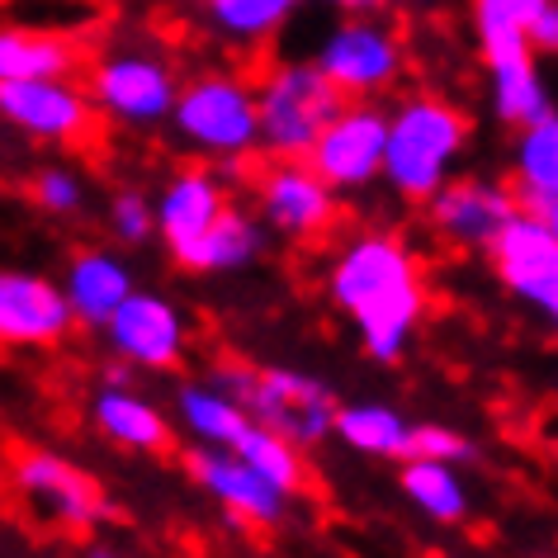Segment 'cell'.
Masks as SVG:
<instances>
[{
  "label": "cell",
  "mask_w": 558,
  "mask_h": 558,
  "mask_svg": "<svg viewBox=\"0 0 558 558\" xmlns=\"http://www.w3.org/2000/svg\"><path fill=\"white\" fill-rule=\"evenodd\" d=\"M331 303L351 317L374 360L393 365L408 351L416 323L426 313V284L412 246L388 232H365L341 246L327 275Z\"/></svg>",
  "instance_id": "cell-1"
},
{
  "label": "cell",
  "mask_w": 558,
  "mask_h": 558,
  "mask_svg": "<svg viewBox=\"0 0 558 558\" xmlns=\"http://www.w3.org/2000/svg\"><path fill=\"white\" fill-rule=\"evenodd\" d=\"M469 133H473L469 114L445 95H426V90L408 95L402 105L388 109L379 180L398 199L426 204L454 175V166L469 147Z\"/></svg>",
  "instance_id": "cell-2"
},
{
  "label": "cell",
  "mask_w": 558,
  "mask_h": 558,
  "mask_svg": "<svg viewBox=\"0 0 558 558\" xmlns=\"http://www.w3.org/2000/svg\"><path fill=\"white\" fill-rule=\"evenodd\" d=\"M214 384L242 408L251 422L275 426L279 436H289L294 445H317L331 436L337 422V393L299 369H246V365H218Z\"/></svg>",
  "instance_id": "cell-3"
},
{
  "label": "cell",
  "mask_w": 558,
  "mask_h": 558,
  "mask_svg": "<svg viewBox=\"0 0 558 558\" xmlns=\"http://www.w3.org/2000/svg\"><path fill=\"white\" fill-rule=\"evenodd\" d=\"M166 123L190 151L214 161H242L260 147L256 86L232 72H204L194 81H180V95Z\"/></svg>",
  "instance_id": "cell-4"
},
{
  "label": "cell",
  "mask_w": 558,
  "mask_h": 558,
  "mask_svg": "<svg viewBox=\"0 0 558 558\" xmlns=\"http://www.w3.org/2000/svg\"><path fill=\"white\" fill-rule=\"evenodd\" d=\"M345 105V95L323 76L317 62H275L256 86V129L260 147L275 161H303L327 119Z\"/></svg>",
  "instance_id": "cell-5"
},
{
  "label": "cell",
  "mask_w": 558,
  "mask_h": 558,
  "mask_svg": "<svg viewBox=\"0 0 558 558\" xmlns=\"http://www.w3.org/2000/svg\"><path fill=\"white\" fill-rule=\"evenodd\" d=\"M317 66L345 100H374L408 72V44L384 15H341L317 44Z\"/></svg>",
  "instance_id": "cell-6"
},
{
  "label": "cell",
  "mask_w": 558,
  "mask_h": 558,
  "mask_svg": "<svg viewBox=\"0 0 558 558\" xmlns=\"http://www.w3.org/2000/svg\"><path fill=\"white\" fill-rule=\"evenodd\" d=\"M86 95L95 114L119 123V129H157V123L171 119L180 76L151 48H114L90 66Z\"/></svg>",
  "instance_id": "cell-7"
},
{
  "label": "cell",
  "mask_w": 558,
  "mask_h": 558,
  "mask_svg": "<svg viewBox=\"0 0 558 558\" xmlns=\"http://www.w3.org/2000/svg\"><path fill=\"white\" fill-rule=\"evenodd\" d=\"M95 105L86 86L72 76H38V81H0V123L24 133L29 143L76 147L95 129Z\"/></svg>",
  "instance_id": "cell-8"
},
{
  "label": "cell",
  "mask_w": 558,
  "mask_h": 558,
  "mask_svg": "<svg viewBox=\"0 0 558 558\" xmlns=\"http://www.w3.org/2000/svg\"><path fill=\"white\" fill-rule=\"evenodd\" d=\"M384 133H388V109L374 100H345L327 129L308 147V161L331 190H365L379 180L384 166Z\"/></svg>",
  "instance_id": "cell-9"
},
{
  "label": "cell",
  "mask_w": 558,
  "mask_h": 558,
  "mask_svg": "<svg viewBox=\"0 0 558 558\" xmlns=\"http://www.w3.org/2000/svg\"><path fill=\"white\" fill-rule=\"evenodd\" d=\"M493 270L511 299L544 317H558V242L539 214L515 208V218L493 236Z\"/></svg>",
  "instance_id": "cell-10"
},
{
  "label": "cell",
  "mask_w": 558,
  "mask_h": 558,
  "mask_svg": "<svg viewBox=\"0 0 558 558\" xmlns=\"http://www.w3.org/2000/svg\"><path fill=\"white\" fill-rule=\"evenodd\" d=\"M76 317L62 284L0 265V351H48L72 337Z\"/></svg>",
  "instance_id": "cell-11"
},
{
  "label": "cell",
  "mask_w": 558,
  "mask_h": 558,
  "mask_svg": "<svg viewBox=\"0 0 558 558\" xmlns=\"http://www.w3.org/2000/svg\"><path fill=\"white\" fill-rule=\"evenodd\" d=\"M15 487L29 497L34 511H44L58 525H72V530H90L109 521V511H114L95 473H86L81 464L52 450H24L15 459Z\"/></svg>",
  "instance_id": "cell-12"
},
{
  "label": "cell",
  "mask_w": 558,
  "mask_h": 558,
  "mask_svg": "<svg viewBox=\"0 0 558 558\" xmlns=\"http://www.w3.org/2000/svg\"><path fill=\"white\" fill-rule=\"evenodd\" d=\"M109 351L133 369L166 374L185 360V317L171 299L151 294V289H133L129 299L109 313V323L100 327Z\"/></svg>",
  "instance_id": "cell-13"
},
{
  "label": "cell",
  "mask_w": 558,
  "mask_h": 558,
  "mask_svg": "<svg viewBox=\"0 0 558 558\" xmlns=\"http://www.w3.org/2000/svg\"><path fill=\"white\" fill-rule=\"evenodd\" d=\"M426 218L445 242H454L464 251H487L493 236L515 218V194L507 185H497V180H478V175L454 180L450 175L426 199Z\"/></svg>",
  "instance_id": "cell-14"
},
{
  "label": "cell",
  "mask_w": 558,
  "mask_h": 558,
  "mask_svg": "<svg viewBox=\"0 0 558 558\" xmlns=\"http://www.w3.org/2000/svg\"><path fill=\"white\" fill-rule=\"evenodd\" d=\"M185 469L190 478L204 487L208 497H218L222 507L232 511V521H246V525H279L289 511V493L256 473L242 454L222 450V445H204V450H190L185 454Z\"/></svg>",
  "instance_id": "cell-15"
},
{
  "label": "cell",
  "mask_w": 558,
  "mask_h": 558,
  "mask_svg": "<svg viewBox=\"0 0 558 558\" xmlns=\"http://www.w3.org/2000/svg\"><path fill=\"white\" fill-rule=\"evenodd\" d=\"M260 214L279 236H317L337 222V190L308 161H275L260 175Z\"/></svg>",
  "instance_id": "cell-16"
},
{
  "label": "cell",
  "mask_w": 558,
  "mask_h": 558,
  "mask_svg": "<svg viewBox=\"0 0 558 558\" xmlns=\"http://www.w3.org/2000/svg\"><path fill=\"white\" fill-rule=\"evenodd\" d=\"M222 208H228V194H222V180L204 166H185L161 185V194L151 199V218H157V236L166 242V251L180 260L185 251L208 232Z\"/></svg>",
  "instance_id": "cell-17"
},
{
  "label": "cell",
  "mask_w": 558,
  "mask_h": 558,
  "mask_svg": "<svg viewBox=\"0 0 558 558\" xmlns=\"http://www.w3.org/2000/svg\"><path fill=\"white\" fill-rule=\"evenodd\" d=\"M90 422L109 445H123L133 454H161L171 445V426H166L161 408L123 379H105L90 393Z\"/></svg>",
  "instance_id": "cell-18"
},
{
  "label": "cell",
  "mask_w": 558,
  "mask_h": 558,
  "mask_svg": "<svg viewBox=\"0 0 558 558\" xmlns=\"http://www.w3.org/2000/svg\"><path fill=\"white\" fill-rule=\"evenodd\" d=\"M133 289L137 284H133L129 260L109 246H86L66 260L62 294H66V303H72V317L86 323V327H105L109 313H114Z\"/></svg>",
  "instance_id": "cell-19"
},
{
  "label": "cell",
  "mask_w": 558,
  "mask_h": 558,
  "mask_svg": "<svg viewBox=\"0 0 558 558\" xmlns=\"http://www.w3.org/2000/svg\"><path fill=\"white\" fill-rule=\"evenodd\" d=\"M487 90H493V114L507 129H525V123L544 119L554 109L544 72L530 48H507V52H487Z\"/></svg>",
  "instance_id": "cell-20"
},
{
  "label": "cell",
  "mask_w": 558,
  "mask_h": 558,
  "mask_svg": "<svg viewBox=\"0 0 558 558\" xmlns=\"http://www.w3.org/2000/svg\"><path fill=\"white\" fill-rule=\"evenodd\" d=\"M511 194L515 208L544 214L558 199V114L549 109L544 119L515 129L511 147Z\"/></svg>",
  "instance_id": "cell-21"
},
{
  "label": "cell",
  "mask_w": 558,
  "mask_h": 558,
  "mask_svg": "<svg viewBox=\"0 0 558 558\" xmlns=\"http://www.w3.org/2000/svg\"><path fill=\"white\" fill-rule=\"evenodd\" d=\"M81 48L72 34L38 29V24H0V81L72 76Z\"/></svg>",
  "instance_id": "cell-22"
},
{
  "label": "cell",
  "mask_w": 558,
  "mask_h": 558,
  "mask_svg": "<svg viewBox=\"0 0 558 558\" xmlns=\"http://www.w3.org/2000/svg\"><path fill=\"white\" fill-rule=\"evenodd\" d=\"M260 251H265L260 222L251 218L246 208L228 204L214 222H208V232L175 265H185V270H194V275H228V270H242V265H251Z\"/></svg>",
  "instance_id": "cell-23"
},
{
  "label": "cell",
  "mask_w": 558,
  "mask_h": 558,
  "mask_svg": "<svg viewBox=\"0 0 558 558\" xmlns=\"http://www.w3.org/2000/svg\"><path fill=\"white\" fill-rule=\"evenodd\" d=\"M303 0H204V20L222 44L232 48H265L270 38L299 15Z\"/></svg>",
  "instance_id": "cell-24"
},
{
  "label": "cell",
  "mask_w": 558,
  "mask_h": 558,
  "mask_svg": "<svg viewBox=\"0 0 558 558\" xmlns=\"http://www.w3.org/2000/svg\"><path fill=\"white\" fill-rule=\"evenodd\" d=\"M331 430L351 445L355 454H374V459H408V416L393 412L388 402H351L337 412Z\"/></svg>",
  "instance_id": "cell-25"
},
{
  "label": "cell",
  "mask_w": 558,
  "mask_h": 558,
  "mask_svg": "<svg viewBox=\"0 0 558 558\" xmlns=\"http://www.w3.org/2000/svg\"><path fill=\"white\" fill-rule=\"evenodd\" d=\"M402 493L416 511H426L430 521L440 525H459L469 515V493H464V478L454 473V464L445 459H402Z\"/></svg>",
  "instance_id": "cell-26"
},
{
  "label": "cell",
  "mask_w": 558,
  "mask_h": 558,
  "mask_svg": "<svg viewBox=\"0 0 558 558\" xmlns=\"http://www.w3.org/2000/svg\"><path fill=\"white\" fill-rule=\"evenodd\" d=\"M175 412H180V422H185V430L199 445H228L242 436V426L251 422V416L236 408V402L222 393L218 384H185L175 393Z\"/></svg>",
  "instance_id": "cell-27"
},
{
  "label": "cell",
  "mask_w": 558,
  "mask_h": 558,
  "mask_svg": "<svg viewBox=\"0 0 558 558\" xmlns=\"http://www.w3.org/2000/svg\"><path fill=\"white\" fill-rule=\"evenodd\" d=\"M228 450H232V454H242L256 473H265V478H270L279 493L294 497L299 487H303V454H299V445L289 440V436H279L275 426L246 422V426H242V436H236Z\"/></svg>",
  "instance_id": "cell-28"
},
{
  "label": "cell",
  "mask_w": 558,
  "mask_h": 558,
  "mask_svg": "<svg viewBox=\"0 0 558 558\" xmlns=\"http://www.w3.org/2000/svg\"><path fill=\"white\" fill-rule=\"evenodd\" d=\"M544 0H469V24L478 38V52H507V48H530L525 29L539 15Z\"/></svg>",
  "instance_id": "cell-29"
},
{
  "label": "cell",
  "mask_w": 558,
  "mask_h": 558,
  "mask_svg": "<svg viewBox=\"0 0 558 558\" xmlns=\"http://www.w3.org/2000/svg\"><path fill=\"white\" fill-rule=\"evenodd\" d=\"M34 204L44 208L48 218H76L86 208V180H81L72 166H44L34 175Z\"/></svg>",
  "instance_id": "cell-30"
},
{
  "label": "cell",
  "mask_w": 558,
  "mask_h": 558,
  "mask_svg": "<svg viewBox=\"0 0 558 558\" xmlns=\"http://www.w3.org/2000/svg\"><path fill=\"white\" fill-rule=\"evenodd\" d=\"M109 232L123 246H143L147 236H157V218H151V199L143 190H114L109 199Z\"/></svg>",
  "instance_id": "cell-31"
},
{
  "label": "cell",
  "mask_w": 558,
  "mask_h": 558,
  "mask_svg": "<svg viewBox=\"0 0 558 558\" xmlns=\"http://www.w3.org/2000/svg\"><path fill=\"white\" fill-rule=\"evenodd\" d=\"M412 454L445 459V464H464V459H473V445L459 436V430H450V426L426 422V426H412V436H408V459Z\"/></svg>",
  "instance_id": "cell-32"
},
{
  "label": "cell",
  "mask_w": 558,
  "mask_h": 558,
  "mask_svg": "<svg viewBox=\"0 0 558 558\" xmlns=\"http://www.w3.org/2000/svg\"><path fill=\"white\" fill-rule=\"evenodd\" d=\"M525 44L530 52H549V58H558V0H544L539 5V15L530 20V29H525Z\"/></svg>",
  "instance_id": "cell-33"
},
{
  "label": "cell",
  "mask_w": 558,
  "mask_h": 558,
  "mask_svg": "<svg viewBox=\"0 0 558 558\" xmlns=\"http://www.w3.org/2000/svg\"><path fill=\"white\" fill-rule=\"evenodd\" d=\"M323 5H331L337 15H384V10L398 5V0H323Z\"/></svg>",
  "instance_id": "cell-34"
},
{
  "label": "cell",
  "mask_w": 558,
  "mask_h": 558,
  "mask_svg": "<svg viewBox=\"0 0 558 558\" xmlns=\"http://www.w3.org/2000/svg\"><path fill=\"white\" fill-rule=\"evenodd\" d=\"M539 218H544V228H549V232H554V242H558V199H554L549 208H544Z\"/></svg>",
  "instance_id": "cell-35"
},
{
  "label": "cell",
  "mask_w": 558,
  "mask_h": 558,
  "mask_svg": "<svg viewBox=\"0 0 558 558\" xmlns=\"http://www.w3.org/2000/svg\"><path fill=\"white\" fill-rule=\"evenodd\" d=\"M408 5H412V10H450L454 0H408Z\"/></svg>",
  "instance_id": "cell-36"
},
{
  "label": "cell",
  "mask_w": 558,
  "mask_h": 558,
  "mask_svg": "<svg viewBox=\"0 0 558 558\" xmlns=\"http://www.w3.org/2000/svg\"><path fill=\"white\" fill-rule=\"evenodd\" d=\"M86 558H119V554H109V549H90Z\"/></svg>",
  "instance_id": "cell-37"
},
{
  "label": "cell",
  "mask_w": 558,
  "mask_h": 558,
  "mask_svg": "<svg viewBox=\"0 0 558 558\" xmlns=\"http://www.w3.org/2000/svg\"><path fill=\"white\" fill-rule=\"evenodd\" d=\"M554 323H558V317H554Z\"/></svg>",
  "instance_id": "cell-38"
}]
</instances>
